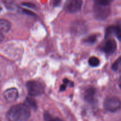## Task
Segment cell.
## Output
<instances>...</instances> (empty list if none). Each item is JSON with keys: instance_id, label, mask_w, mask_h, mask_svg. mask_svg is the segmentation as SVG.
I'll return each mask as SVG.
<instances>
[{"instance_id": "cell-12", "label": "cell", "mask_w": 121, "mask_h": 121, "mask_svg": "<svg viewBox=\"0 0 121 121\" xmlns=\"http://www.w3.org/2000/svg\"><path fill=\"white\" fill-rule=\"evenodd\" d=\"M25 105L27 106V107L33 109H37V105L35 102L34 100L30 98H27L26 102H25Z\"/></svg>"}, {"instance_id": "cell-13", "label": "cell", "mask_w": 121, "mask_h": 121, "mask_svg": "<svg viewBox=\"0 0 121 121\" xmlns=\"http://www.w3.org/2000/svg\"><path fill=\"white\" fill-rule=\"evenodd\" d=\"M44 119L45 121H62L59 118H53L48 112H45L44 115Z\"/></svg>"}, {"instance_id": "cell-8", "label": "cell", "mask_w": 121, "mask_h": 121, "mask_svg": "<svg viewBox=\"0 0 121 121\" xmlns=\"http://www.w3.org/2000/svg\"><path fill=\"white\" fill-rule=\"evenodd\" d=\"M117 44L115 40L113 39L108 40L103 46V50L107 54H112L117 50Z\"/></svg>"}, {"instance_id": "cell-10", "label": "cell", "mask_w": 121, "mask_h": 121, "mask_svg": "<svg viewBox=\"0 0 121 121\" xmlns=\"http://www.w3.org/2000/svg\"><path fill=\"white\" fill-rule=\"evenodd\" d=\"M11 29V23L7 20L0 19V32L7 33Z\"/></svg>"}, {"instance_id": "cell-5", "label": "cell", "mask_w": 121, "mask_h": 121, "mask_svg": "<svg viewBox=\"0 0 121 121\" xmlns=\"http://www.w3.org/2000/svg\"><path fill=\"white\" fill-rule=\"evenodd\" d=\"M82 5V0H67L64 8L67 13H75L80 10Z\"/></svg>"}, {"instance_id": "cell-9", "label": "cell", "mask_w": 121, "mask_h": 121, "mask_svg": "<svg viewBox=\"0 0 121 121\" xmlns=\"http://www.w3.org/2000/svg\"><path fill=\"white\" fill-rule=\"evenodd\" d=\"M96 91L93 87H89L84 93V99L87 102H92L94 100Z\"/></svg>"}, {"instance_id": "cell-1", "label": "cell", "mask_w": 121, "mask_h": 121, "mask_svg": "<svg viewBox=\"0 0 121 121\" xmlns=\"http://www.w3.org/2000/svg\"><path fill=\"white\" fill-rule=\"evenodd\" d=\"M30 115V109L24 104H21L11 107L7 117L9 121H26L29 119Z\"/></svg>"}, {"instance_id": "cell-3", "label": "cell", "mask_w": 121, "mask_h": 121, "mask_svg": "<svg viewBox=\"0 0 121 121\" xmlns=\"http://www.w3.org/2000/svg\"><path fill=\"white\" fill-rule=\"evenodd\" d=\"M104 106L106 111L113 112L121 108V102L120 99L117 97H108L104 101Z\"/></svg>"}, {"instance_id": "cell-21", "label": "cell", "mask_w": 121, "mask_h": 121, "mask_svg": "<svg viewBox=\"0 0 121 121\" xmlns=\"http://www.w3.org/2000/svg\"><path fill=\"white\" fill-rule=\"evenodd\" d=\"M66 86H67V85H66V84H64L63 83L62 85H61V86H60V91H65V90L66 89Z\"/></svg>"}, {"instance_id": "cell-24", "label": "cell", "mask_w": 121, "mask_h": 121, "mask_svg": "<svg viewBox=\"0 0 121 121\" xmlns=\"http://www.w3.org/2000/svg\"><path fill=\"white\" fill-rule=\"evenodd\" d=\"M1 9H2V8H1V6H0V12H1Z\"/></svg>"}, {"instance_id": "cell-20", "label": "cell", "mask_w": 121, "mask_h": 121, "mask_svg": "<svg viewBox=\"0 0 121 121\" xmlns=\"http://www.w3.org/2000/svg\"><path fill=\"white\" fill-rule=\"evenodd\" d=\"M2 1L7 6H10L11 5L13 0H2Z\"/></svg>"}, {"instance_id": "cell-19", "label": "cell", "mask_w": 121, "mask_h": 121, "mask_svg": "<svg viewBox=\"0 0 121 121\" xmlns=\"http://www.w3.org/2000/svg\"><path fill=\"white\" fill-rule=\"evenodd\" d=\"M61 0H53V5H54V7H57L61 3Z\"/></svg>"}, {"instance_id": "cell-11", "label": "cell", "mask_w": 121, "mask_h": 121, "mask_svg": "<svg viewBox=\"0 0 121 121\" xmlns=\"http://www.w3.org/2000/svg\"><path fill=\"white\" fill-rule=\"evenodd\" d=\"M99 63H100V61L96 57L92 56L89 59V64L90 66H92V67H96V66H99Z\"/></svg>"}, {"instance_id": "cell-22", "label": "cell", "mask_w": 121, "mask_h": 121, "mask_svg": "<svg viewBox=\"0 0 121 121\" xmlns=\"http://www.w3.org/2000/svg\"><path fill=\"white\" fill-rule=\"evenodd\" d=\"M4 36L3 34H2V33L0 32V43L2 42L4 40Z\"/></svg>"}, {"instance_id": "cell-6", "label": "cell", "mask_w": 121, "mask_h": 121, "mask_svg": "<svg viewBox=\"0 0 121 121\" xmlns=\"http://www.w3.org/2000/svg\"><path fill=\"white\" fill-rule=\"evenodd\" d=\"M3 96L7 102H14L18 97V92L16 88H10L3 93Z\"/></svg>"}, {"instance_id": "cell-7", "label": "cell", "mask_w": 121, "mask_h": 121, "mask_svg": "<svg viewBox=\"0 0 121 121\" xmlns=\"http://www.w3.org/2000/svg\"><path fill=\"white\" fill-rule=\"evenodd\" d=\"M115 35L117 39L121 41V26H110L108 27L105 33V37L108 38L112 35Z\"/></svg>"}, {"instance_id": "cell-17", "label": "cell", "mask_w": 121, "mask_h": 121, "mask_svg": "<svg viewBox=\"0 0 121 121\" xmlns=\"http://www.w3.org/2000/svg\"><path fill=\"white\" fill-rule=\"evenodd\" d=\"M22 5L24 6V7H27L28 8H33V9H34V8H36V6L34 4L31 3V2H23L22 4Z\"/></svg>"}, {"instance_id": "cell-2", "label": "cell", "mask_w": 121, "mask_h": 121, "mask_svg": "<svg viewBox=\"0 0 121 121\" xmlns=\"http://www.w3.org/2000/svg\"><path fill=\"white\" fill-rule=\"evenodd\" d=\"M27 92L31 96H38L43 93L44 87L43 84L36 80H30L26 83Z\"/></svg>"}, {"instance_id": "cell-4", "label": "cell", "mask_w": 121, "mask_h": 121, "mask_svg": "<svg viewBox=\"0 0 121 121\" xmlns=\"http://www.w3.org/2000/svg\"><path fill=\"white\" fill-rule=\"evenodd\" d=\"M94 13L95 17L99 20H104L109 16L111 13L109 5H94Z\"/></svg>"}, {"instance_id": "cell-18", "label": "cell", "mask_w": 121, "mask_h": 121, "mask_svg": "<svg viewBox=\"0 0 121 121\" xmlns=\"http://www.w3.org/2000/svg\"><path fill=\"white\" fill-rule=\"evenodd\" d=\"M22 11H23V12L25 13V14H28V15H34V14L33 13V12L31 11H30V10H28V9H24Z\"/></svg>"}, {"instance_id": "cell-16", "label": "cell", "mask_w": 121, "mask_h": 121, "mask_svg": "<svg viewBox=\"0 0 121 121\" xmlns=\"http://www.w3.org/2000/svg\"><path fill=\"white\" fill-rule=\"evenodd\" d=\"M97 37L96 35H89V37H87L86 38V39L85 40V43H87L88 44H93L96 41L97 39Z\"/></svg>"}, {"instance_id": "cell-23", "label": "cell", "mask_w": 121, "mask_h": 121, "mask_svg": "<svg viewBox=\"0 0 121 121\" xmlns=\"http://www.w3.org/2000/svg\"><path fill=\"white\" fill-rule=\"evenodd\" d=\"M119 87H120L121 89V83L120 84H119Z\"/></svg>"}, {"instance_id": "cell-15", "label": "cell", "mask_w": 121, "mask_h": 121, "mask_svg": "<svg viewBox=\"0 0 121 121\" xmlns=\"http://www.w3.org/2000/svg\"><path fill=\"white\" fill-rule=\"evenodd\" d=\"M121 66V56L119 58H118L115 62L112 65V69L114 71H117L118 69Z\"/></svg>"}, {"instance_id": "cell-14", "label": "cell", "mask_w": 121, "mask_h": 121, "mask_svg": "<svg viewBox=\"0 0 121 121\" xmlns=\"http://www.w3.org/2000/svg\"><path fill=\"white\" fill-rule=\"evenodd\" d=\"M113 0H95V4L103 5H109Z\"/></svg>"}]
</instances>
